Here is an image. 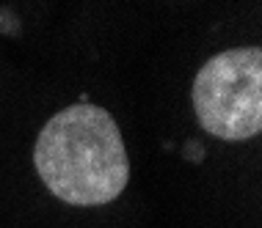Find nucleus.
<instances>
[{
	"mask_svg": "<svg viewBox=\"0 0 262 228\" xmlns=\"http://www.w3.org/2000/svg\"><path fill=\"white\" fill-rule=\"evenodd\" d=\"M36 173L55 198L100 206L122 195L130 160L116 121L97 105H69L45 124L33 148Z\"/></svg>",
	"mask_w": 262,
	"mask_h": 228,
	"instance_id": "nucleus-1",
	"label": "nucleus"
},
{
	"mask_svg": "<svg viewBox=\"0 0 262 228\" xmlns=\"http://www.w3.org/2000/svg\"><path fill=\"white\" fill-rule=\"evenodd\" d=\"M202 130L221 140H249L262 130V49L235 47L212 55L193 80Z\"/></svg>",
	"mask_w": 262,
	"mask_h": 228,
	"instance_id": "nucleus-2",
	"label": "nucleus"
}]
</instances>
